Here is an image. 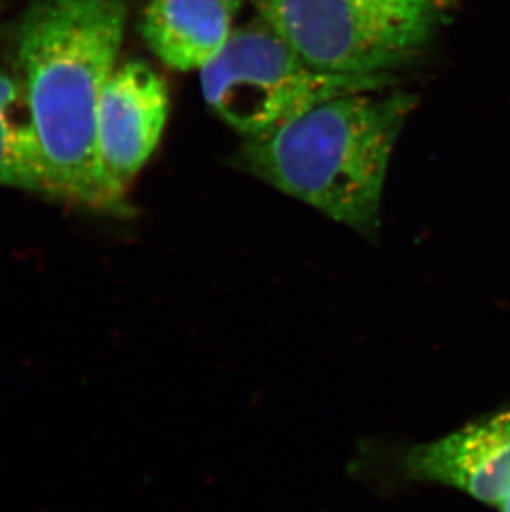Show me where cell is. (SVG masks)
I'll use <instances>...</instances> for the list:
<instances>
[{
    "mask_svg": "<svg viewBox=\"0 0 510 512\" xmlns=\"http://www.w3.org/2000/svg\"><path fill=\"white\" fill-rule=\"evenodd\" d=\"M126 0H39L19 30L20 82L29 98L55 196L123 209L98 160V108L118 67Z\"/></svg>",
    "mask_w": 510,
    "mask_h": 512,
    "instance_id": "1",
    "label": "cell"
},
{
    "mask_svg": "<svg viewBox=\"0 0 510 512\" xmlns=\"http://www.w3.org/2000/svg\"><path fill=\"white\" fill-rule=\"evenodd\" d=\"M416 102L413 93L385 88L328 98L264 135L244 138L239 160L280 193L371 236L391 156Z\"/></svg>",
    "mask_w": 510,
    "mask_h": 512,
    "instance_id": "2",
    "label": "cell"
},
{
    "mask_svg": "<svg viewBox=\"0 0 510 512\" xmlns=\"http://www.w3.org/2000/svg\"><path fill=\"white\" fill-rule=\"evenodd\" d=\"M259 19L322 72L393 77L443 24L441 0H252Z\"/></svg>",
    "mask_w": 510,
    "mask_h": 512,
    "instance_id": "3",
    "label": "cell"
},
{
    "mask_svg": "<svg viewBox=\"0 0 510 512\" xmlns=\"http://www.w3.org/2000/svg\"><path fill=\"white\" fill-rule=\"evenodd\" d=\"M199 75L207 107L244 138L264 135L328 98L393 83L391 77L322 72L260 19L234 29L221 54Z\"/></svg>",
    "mask_w": 510,
    "mask_h": 512,
    "instance_id": "4",
    "label": "cell"
},
{
    "mask_svg": "<svg viewBox=\"0 0 510 512\" xmlns=\"http://www.w3.org/2000/svg\"><path fill=\"white\" fill-rule=\"evenodd\" d=\"M168 113V87L150 65L131 60L116 67L98 108L97 150L121 203L159 145Z\"/></svg>",
    "mask_w": 510,
    "mask_h": 512,
    "instance_id": "5",
    "label": "cell"
},
{
    "mask_svg": "<svg viewBox=\"0 0 510 512\" xmlns=\"http://www.w3.org/2000/svg\"><path fill=\"white\" fill-rule=\"evenodd\" d=\"M393 464L403 483L443 484L499 509L510 501V410L409 446Z\"/></svg>",
    "mask_w": 510,
    "mask_h": 512,
    "instance_id": "6",
    "label": "cell"
},
{
    "mask_svg": "<svg viewBox=\"0 0 510 512\" xmlns=\"http://www.w3.org/2000/svg\"><path fill=\"white\" fill-rule=\"evenodd\" d=\"M242 0H150L141 34L168 67L203 70L226 47Z\"/></svg>",
    "mask_w": 510,
    "mask_h": 512,
    "instance_id": "7",
    "label": "cell"
},
{
    "mask_svg": "<svg viewBox=\"0 0 510 512\" xmlns=\"http://www.w3.org/2000/svg\"><path fill=\"white\" fill-rule=\"evenodd\" d=\"M0 184L53 194L29 98L19 75L0 70Z\"/></svg>",
    "mask_w": 510,
    "mask_h": 512,
    "instance_id": "8",
    "label": "cell"
},
{
    "mask_svg": "<svg viewBox=\"0 0 510 512\" xmlns=\"http://www.w3.org/2000/svg\"><path fill=\"white\" fill-rule=\"evenodd\" d=\"M499 512H510V501L509 503L502 504L501 508H499Z\"/></svg>",
    "mask_w": 510,
    "mask_h": 512,
    "instance_id": "9",
    "label": "cell"
},
{
    "mask_svg": "<svg viewBox=\"0 0 510 512\" xmlns=\"http://www.w3.org/2000/svg\"><path fill=\"white\" fill-rule=\"evenodd\" d=\"M441 2H443L444 5H449L453 4L454 0H441Z\"/></svg>",
    "mask_w": 510,
    "mask_h": 512,
    "instance_id": "10",
    "label": "cell"
}]
</instances>
